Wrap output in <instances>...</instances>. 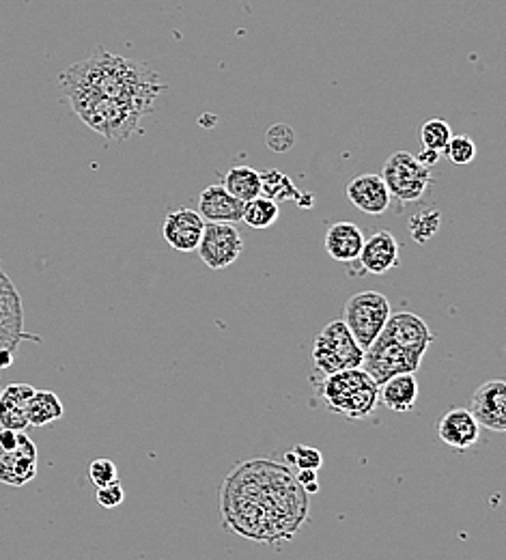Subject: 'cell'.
Here are the masks:
<instances>
[{
  "instance_id": "6da1fadb",
  "label": "cell",
  "mask_w": 506,
  "mask_h": 560,
  "mask_svg": "<svg viewBox=\"0 0 506 560\" xmlns=\"http://www.w3.org/2000/svg\"><path fill=\"white\" fill-rule=\"evenodd\" d=\"M220 511L235 535L280 548L308 520V494L287 464L252 459L224 479Z\"/></svg>"
},
{
  "instance_id": "7a4b0ae2",
  "label": "cell",
  "mask_w": 506,
  "mask_h": 560,
  "mask_svg": "<svg viewBox=\"0 0 506 560\" xmlns=\"http://www.w3.org/2000/svg\"><path fill=\"white\" fill-rule=\"evenodd\" d=\"M61 87H78L106 100L136 106L151 115L168 84L147 63L97 48L87 61L69 65L59 76Z\"/></svg>"
},
{
  "instance_id": "3957f363",
  "label": "cell",
  "mask_w": 506,
  "mask_h": 560,
  "mask_svg": "<svg viewBox=\"0 0 506 560\" xmlns=\"http://www.w3.org/2000/svg\"><path fill=\"white\" fill-rule=\"evenodd\" d=\"M61 91L80 121L104 136L108 143H125L134 132H138L140 121L147 117V112L136 106L106 100V97L78 87H61Z\"/></svg>"
},
{
  "instance_id": "277c9868",
  "label": "cell",
  "mask_w": 506,
  "mask_h": 560,
  "mask_svg": "<svg viewBox=\"0 0 506 560\" xmlns=\"http://www.w3.org/2000/svg\"><path fill=\"white\" fill-rule=\"evenodd\" d=\"M317 395L330 412L360 420L375 412L379 403V384L362 367L345 369L326 375V380L317 388Z\"/></svg>"
},
{
  "instance_id": "5b68a950",
  "label": "cell",
  "mask_w": 506,
  "mask_h": 560,
  "mask_svg": "<svg viewBox=\"0 0 506 560\" xmlns=\"http://www.w3.org/2000/svg\"><path fill=\"white\" fill-rule=\"evenodd\" d=\"M364 349L351 336L343 319H334L321 328L313 345V362L321 375L362 367Z\"/></svg>"
},
{
  "instance_id": "8992f818",
  "label": "cell",
  "mask_w": 506,
  "mask_h": 560,
  "mask_svg": "<svg viewBox=\"0 0 506 560\" xmlns=\"http://www.w3.org/2000/svg\"><path fill=\"white\" fill-rule=\"evenodd\" d=\"M390 317V302L379 291H360L351 296L343 308V324L349 328L356 343L367 352L382 334Z\"/></svg>"
},
{
  "instance_id": "52a82bcc",
  "label": "cell",
  "mask_w": 506,
  "mask_h": 560,
  "mask_svg": "<svg viewBox=\"0 0 506 560\" xmlns=\"http://www.w3.org/2000/svg\"><path fill=\"white\" fill-rule=\"evenodd\" d=\"M382 179L390 192L401 203H416L423 199L431 184V171L412 156L410 151H395L386 160Z\"/></svg>"
},
{
  "instance_id": "ba28073f",
  "label": "cell",
  "mask_w": 506,
  "mask_h": 560,
  "mask_svg": "<svg viewBox=\"0 0 506 560\" xmlns=\"http://www.w3.org/2000/svg\"><path fill=\"white\" fill-rule=\"evenodd\" d=\"M37 476V446L24 431L0 429V483L22 487Z\"/></svg>"
},
{
  "instance_id": "9c48e42d",
  "label": "cell",
  "mask_w": 506,
  "mask_h": 560,
  "mask_svg": "<svg viewBox=\"0 0 506 560\" xmlns=\"http://www.w3.org/2000/svg\"><path fill=\"white\" fill-rule=\"evenodd\" d=\"M423 358L425 352H418V349L403 347L384 339V336H377L375 343L364 352L362 369L367 371L377 384H384L392 375L416 373L420 364H423Z\"/></svg>"
},
{
  "instance_id": "30bf717a",
  "label": "cell",
  "mask_w": 506,
  "mask_h": 560,
  "mask_svg": "<svg viewBox=\"0 0 506 560\" xmlns=\"http://www.w3.org/2000/svg\"><path fill=\"white\" fill-rule=\"evenodd\" d=\"M244 250L242 233L231 222H205L201 242L196 246L209 270H224L240 259Z\"/></svg>"
},
{
  "instance_id": "8fae6325",
  "label": "cell",
  "mask_w": 506,
  "mask_h": 560,
  "mask_svg": "<svg viewBox=\"0 0 506 560\" xmlns=\"http://www.w3.org/2000/svg\"><path fill=\"white\" fill-rule=\"evenodd\" d=\"M22 339H33L24 332L22 300L9 276L0 270V352L16 354Z\"/></svg>"
},
{
  "instance_id": "7c38bea8",
  "label": "cell",
  "mask_w": 506,
  "mask_h": 560,
  "mask_svg": "<svg viewBox=\"0 0 506 560\" xmlns=\"http://www.w3.org/2000/svg\"><path fill=\"white\" fill-rule=\"evenodd\" d=\"M470 414L481 427L504 433L506 431V382L489 380L472 392Z\"/></svg>"
},
{
  "instance_id": "4fadbf2b",
  "label": "cell",
  "mask_w": 506,
  "mask_h": 560,
  "mask_svg": "<svg viewBox=\"0 0 506 560\" xmlns=\"http://www.w3.org/2000/svg\"><path fill=\"white\" fill-rule=\"evenodd\" d=\"M205 220L190 207H179L168 212L162 220V237L177 252H194L201 242Z\"/></svg>"
},
{
  "instance_id": "5bb4252c",
  "label": "cell",
  "mask_w": 506,
  "mask_h": 560,
  "mask_svg": "<svg viewBox=\"0 0 506 560\" xmlns=\"http://www.w3.org/2000/svg\"><path fill=\"white\" fill-rule=\"evenodd\" d=\"M379 336H384V339L397 343V345L418 349V352H425V354H427L429 345L435 341V336L429 330L427 321L423 317L407 313V311H401L395 315L390 313L386 326Z\"/></svg>"
},
{
  "instance_id": "9a60e30c",
  "label": "cell",
  "mask_w": 506,
  "mask_h": 560,
  "mask_svg": "<svg viewBox=\"0 0 506 560\" xmlns=\"http://www.w3.org/2000/svg\"><path fill=\"white\" fill-rule=\"evenodd\" d=\"M347 199L356 209L367 216H382L390 207V192L382 175L364 173L347 184Z\"/></svg>"
},
{
  "instance_id": "2e32d148",
  "label": "cell",
  "mask_w": 506,
  "mask_h": 560,
  "mask_svg": "<svg viewBox=\"0 0 506 560\" xmlns=\"http://www.w3.org/2000/svg\"><path fill=\"white\" fill-rule=\"evenodd\" d=\"M438 438L453 451H468L479 442L481 425L468 408H453L438 420Z\"/></svg>"
},
{
  "instance_id": "e0dca14e",
  "label": "cell",
  "mask_w": 506,
  "mask_h": 560,
  "mask_svg": "<svg viewBox=\"0 0 506 560\" xmlns=\"http://www.w3.org/2000/svg\"><path fill=\"white\" fill-rule=\"evenodd\" d=\"M358 263L362 272L379 276L399 265V242L390 231H377L369 240H364Z\"/></svg>"
},
{
  "instance_id": "ac0fdd59",
  "label": "cell",
  "mask_w": 506,
  "mask_h": 560,
  "mask_svg": "<svg viewBox=\"0 0 506 560\" xmlns=\"http://www.w3.org/2000/svg\"><path fill=\"white\" fill-rule=\"evenodd\" d=\"M244 203L231 196L224 186H207L199 196V214L205 222H240Z\"/></svg>"
},
{
  "instance_id": "d6986e66",
  "label": "cell",
  "mask_w": 506,
  "mask_h": 560,
  "mask_svg": "<svg viewBox=\"0 0 506 560\" xmlns=\"http://www.w3.org/2000/svg\"><path fill=\"white\" fill-rule=\"evenodd\" d=\"M367 237L360 231L358 224L354 222H336L328 229L326 233V252L334 259L341 263H354L360 257L362 244Z\"/></svg>"
},
{
  "instance_id": "ffe728a7",
  "label": "cell",
  "mask_w": 506,
  "mask_h": 560,
  "mask_svg": "<svg viewBox=\"0 0 506 560\" xmlns=\"http://www.w3.org/2000/svg\"><path fill=\"white\" fill-rule=\"evenodd\" d=\"M416 401H418V380L414 377V373L392 375L390 380L379 384V403L392 412L397 414L412 412Z\"/></svg>"
},
{
  "instance_id": "44dd1931",
  "label": "cell",
  "mask_w": 506,
  "mask_h": 560,
  "mask_svg": "<svg viewBox=\"0 0 506 560\" xmlns=\"http://www.w3.org/2000/svg\"><path fill=\"white\" fill-rule=\"evenodd\" d=\"M33 392L31 384H9L0 392V429L24 431L28 427L26 403Z\"/></svg>"
},
{
  "instance_id": "7402d4cb",
  "label": "cell",
  "mask_w": 506,
  "mask_h": 560,
  "mask_svg": "<svg viewBox=\"0 0 506 560\" xmlns=\"http://www.w3.org/2000/svg\"><path fill=\"white\" fill-rule=\"evenodd\" d=\"M65 408L61 399L50 390H35L33 397L26 403V416L28 427H46L54 420L63 418Z\"/></svg>"
},
{
  "instance_id": "603a6c76",
  "label": "cell",
  "mask_w": 506,
  "mask_h": 560,
  "mask_svg": "<svg viewBox=\"0 0 506 560\" xmlns=\"http://www.w3.org/2000/svg\"><path fill=\"white\" fill-rule=\"evenodd\" d=\"M224 188L237 201L248 203L261 196V173L252 166H233L231 171L224 175Z\"/></svg>"
},
{
  "instance_id": "cb8c5ba5",
  "label": "cell",
  "mask_w": 506,
  "mask_h": 560,
  "mask_svg": "<svg viewBox=\"0 0 506 560\" xmlns=\"http://www.w3.org/2000/svg\"><path fill=\"white\" fill-rule=\"evenodd\" d=\"M261 196L272 199L274 203H280V201H300L302 192L295 188L293 179L289 175H285L283 171H276V168H270V171L261 173Z\"/></svg>"
},
{
  "instance_id": "d4e9b609",
  "label": "cell",
  "mask_w": 506,
  "mask_h": 560,
  "mask_svg": "<svg viewBox=\"0 0 506 560\" xmlns=\"http://www.w3.org/2000/svg\"><path fill=\"white\" fill-rule=\"evenodd\" d=\"M280 216V207L272 199H265V196H257L248 203H244L242 212V222L248 224L250 229H270L272 224Z\"/></svg>"
},
{
  "instance_id": "484cf974",
  "label": "cell",
  "mask_w": 506,
  "mask_h": 560,
  "mask_svg": "<svg viewBox=\"0 0 506 560\" xmlns=\"http://www.w3.org/2000/svg\"><path fill=\"white\" fill-rule=\"evenodd\" d=\"M420 143H423L425 149H433L442 153L448 145V140L453 138V130L444 119H427L423 125H420Z\"/></svg>"
},
{
  "instance_id": "4316f807",
  "label": "cell",
  "mask_w": 506,
  "mask_h": 560,
  "mask_svg": "<svg viewBox=\"0 0 506 560\" xmlns=\"http://www.w3.org/2000/svg\"><path fill=\"white\" fill-rule=\"evenodd\" d=\"M440 231V212L438 209H425V212H418L410 220V233L414 237V242L427 244L433 240Z\"/></svg>"
},
{
  "instance_id": "83f0119b",
  "label": "cell",
  "mask_w": 506,
  "mask_h": 560,
  "mask_svg": "<svg viewBox=\"0 0 506 560\" xmlns=\"http://www.w3.org/2000/svg\"><path fill=\"white\" fill-rule=\"evenodd\" d=\"M285 464L295 470H319L323 466V455L319 448L298 444L285 453Z\"/></svg>"
},
{
  "instance_id": "f1b7e54d",
  "label": "cell",
  "mask_w": 506,
  "mask_h": 560,
  "mask_svg": "<svg viewBox=\"0 0 506 560\" xmlns=\"http://www.w3.org/2000/svg\"><path fill=\"white\" fill-rule=\"evenodd\" d=\"M442 153L453 164H470L476 158V145L468 134H459V136L453 134V138L448 140V145Z\"/></svg>"
},
{
  "instance_id": "f546056e",
  "label": "cell",
  "mask_w": 506,
  "mask_h": 560,
  "mask_svg": "<svg viewBox=\"0 0 506 560\" xmlns=\"http://www.w3.org/2000/svg\"><path fill=\"white\" fill-rule=\"evenodd\" d=\"M265 143H267V147H270L272 151L285 153V151H289L293 147L295 134H293V130L289 128L287 123H276V125H272L270 130L265 132Z\"/></svg>"
},
{
  "instance_id": "4dcf8cb0",
  "label": "cell",
  "mask_w": 506,
  "mask_h": 560,
  "mask_svg": "<svg viewBox=\"0 0 506 560\" xmlns=\"http://www.w3.org/2000/svg\"><path fill=\"white\" fill-rule=\"evenodd\" d=\"M89 479L95 483V487H104V485H110V483L119 481V472H117L115 461H110V459H95V461H91Z\"/></svg>"
},
{
  "instance_id": "1f68e13d",
  "label": "cell",
  "mask_w": 506,
  "mask_h": 560,
  "mask_svg": "<svg viewBox=\"0 0 506 560\" xmlns=\"http://www.w3.org/2000/svg\"><path fill=\"white\" fill-rule=\"evenodd\" d=\"M95 498H97V502L102 504L104 509H115V507H119V504H123L125 489H123V485L119 481H115V483H110V485L97 487Z\"/></svg>"
},
{
  "instance_id": "d6a6232c",
  "label": "cell",
  "mask_w": 506,
  "mask_h": 560,
  "mask_svg": "<svg viewBox=\"0 0 506 560\" xmlns=\"http://www.w3.org/2000/svg\"><path fill=\"white\" fill-rule=\"evenodd\" d=\"M295 479H298L300 487L308 496H313L319 492V479H317V470H298L295 472Z\"/></svg>"
},
{
  "instance_id": "836d02e7",
  "label": "cell",
  "mask_w": 506,
  "mask_h": 560,
  "mask_svg": "<svg viewBox=\"0 0 506 560\" xmlns=\"http://www.w3.org/2000/svg\"><path fill=\"white\" fill-rule=\"evenodd\" d=\"M416 160L431 171V168L440 162V153L433 151V149H423V153H418Z\"/></svg>"
},
{
  "instance_id": "e575fe53",
  "label": "cell",
  "mask_w": 506,
  "mask_h": 560,
  "mask_svg": "<svg viewBox=\"0 0 506 560\" xmlns=\"http://www.w3.org/2000/svg\"><path fill=\"white\" fill-rule=\"evenodd\" d=\"M13 364V352H0V371L11 367Z\"/></svg>"
}]
</instances>
